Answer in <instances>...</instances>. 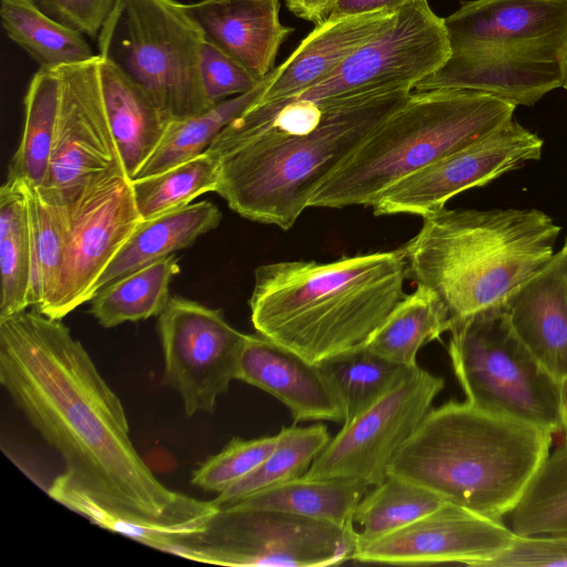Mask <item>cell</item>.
<instances>
[{
  "label": "cell",
  "instance_id": "1",
  "mask_svg": "<svg viewBox=\"0 0 567 567\" xmlns=\"http://www.w3.org/2000/svg\"><path fill=\"white\" fill-rule=\"evenodd\" d=\"M0 382L62 457L50 495L95 524L166 551L218 513L163 485L130 437L124 406L70 329L37 310L0 320Z\"/></svg>",
  "mask_w": 567,
  "mask_h": 567
},
{
  "label": "cell",
  "instance_id": "2",
  "mask_svg": "<svg viewBox=\"0 0 567 567\" xmlns=\"http://www.w3.org/2000/svg\"><path fill=\"white\" fill-rule=\"evenodd\" d=\"M406 278L401 249L265 264L254 274L250 320L257 333L319 364L365 346L405 298Z\"/></svg>",
  "mask_w": 567,
  "mask_h": 567
},
{
  "label": "cell",
  "instance_id": "3",
  "mask_svg": "<svg viewBox=\"0 0 567 567\" xmlns=\"http://www.w3.org/2000/svg\"><path fill=\"white\" fill-rule=\"evenodd\" d=\"M559 233L535 208L444 207L400 249L408 278L434 291L453 322L503 306L551 259Z\"/></svg>",
  "mask_w": 567,
  "mask_h": 567
},
{
  "label": "cell",
  "instance_id": "4",
  "mask_svg": "<svg viewBox=\"0 0 567 567\" xmlns=\"http://www.w3.org/2000/svg\"><path fill=\"white\" fill-rule=\"evenodd\" d=\"M551 436L534 424L451 400L431 408L392 458L388 474L502 519L548 456Z\"/></svg>",
  "mask_w": 567,
  "mask_h": 567
},
{
  "label": "cell",
  "instance_id": "5",
  "mask_svg": "<svg viewBox=\"0 0 567 567\" xmlns=\"http://www.w3.org/2000/svg\"><path fill=\"white\" fill-rule=\"evenodd\" d=\"M412 92L399 86L317 103L322 115L311 130L264 132L220 157L215 193L244 218L291 228L316 188Z\"/></svg>",
  "mask_w": 567,
  "mask_h": 567
},
{
  "label": "cell",
  "instance_id": "6",
  "mask_svg": "<svg viewBox=\"0 0 567 567\" xmlns=\"http://www.w3.org/2000/svg\"><path fill=\"white\" fill-rule=\"evenodd\" d=\"M444 21L451 55L413 91L473 90L532 106L567 85V0H470Z\"/></svg>",
  "mask_w": 567,
  "mask_h": 567
},
{
  "label": "cell",
  "instance_id": "7",
  "mask_svg": "<svg viewBox=\"0 0 567 567\" xmlns=\"http://www.w3.org/2000/svg\"><path fill=\"white\" fill-rule=\"evenodd\" d=\"M516 107L473 90L413 91L316 188L308 207L372 206L396 182L511 121Z\"/></svg>",
  "mask_w": 567,
  "mask_h": 567
},
{
  "label": "cell",
  "instance_id": "8",
  "mask_svg": "<svg viewBox=\"0 0 567 567\" xmlns=\"http://www.w3.org/2000/svg\"><path fill=\"white\" fill-rule=\"evenodd\" d=\"M96 40L99 56L138 84L173 118L213 106L200 78L205 39L186 4L116 0Z\"/></svg>",
  "mask_w": 567,
  "mask_h": 567
},
{
  "label": "cell",
  "instance_id": "9",
  "mask_svg": "<svg viewBox=\"0 0 567 567\" xmlns=\"http://www.w3.org/2000/svg\"><path fill=\"white\" fill-rule=\"evenodd\" d=\"M450 332L451 364L468 403L561 431L558 381L517 337L504 305L453 321Z\"/></svg>",
  "mask_w": 567,
  "mask_h": 567
},
{
  "label": "cell",
  "instance_id": "10",
  "mask_svg": "<svg viewBox=\"0 0 567 567\" xmlns=\"http://www.w3.org/2000/svg\"><path fill=\"white\" fill-rule=\"evenodd\" d=\"M358 532L276 509H219L207 526L169 553L188 559L254 567H326L353 560Z\"/></svg>",
  "mask_w": 567,
  "mask_h": 567
},
{
  "label": "cell",
  "instance_id": "11",
  "mask_svg": "<svg viewBox=\"0 0 567 567\" xmlns=\"http://www.w3.org/2000/svg\"><path fill=\"white\" fill-rule=\"evenodd\" d=\"M444 383L419 365L409 368L374 403L342 423L302 476L355 480L370 487L382 483Z\"/></svg>",
  "mask_w": 567,
  "mask_h": 567
},
{
  "label": "cell",
  "instance_id": "12",
  "mask_svg": "<svg viewBox=\"0 0 567 567\" xmlns=\"http://www.w3.org/2000/svg\"><path fill=\"white\" fill-rule=\"evenodd\" d=\"M450 55L444 18L431 9L427 0H413L398 10L388 29L320 83L288 99L320 103L399 86L414 89Z\"/></svg>",
  "mask_w": 567,
  "mask_h": 567
},
{
  "label": "cell",
  "instance_id": "13",
  "mask_svg": "<svg viewBox=\"0 0 567 567\" xmlns=\"http://www.w3.org/2000/svg\"><path fill=\"white\" fill-rule=\"evenodd\" d=\"M63 207L69 236L62 275L44 315L58 320L91 301L100 278L143 220L132 179L121 169L100 174Z\"/></svg>",
  "mask_w": 567,
  "mask_h": 567
},
{
  "label": "cell",
  "instance_id": "14",
  "mask_svg": "<svg viewBox=\"0 0 567 567\" xmlns=\"http://www.w3.org/2000/svg\"><path fill=\"white\" fill-rule=\"evenodd\" d=\"M158 332L163 382L179 393L185 415L213 413L237 378L247 334L230 326L221 309L182 297L169 298Z\"/></svg>",
  "mask_w": 567,
  "mask_h": 567
},
{
  "label": "cell",
  "instance_id": "15",
  "mask_svg": "<svg viewBox=\"0 0 567 567\" xmlns=\"http://www.w3.org/2000/svg\"><path fill=\"white\" fill-rule=\"evenodd\" d=\"M99 60L97 55L59 68L61 94L54 144L47 177L38 188L55 205L71 202L100 174L125 172L102 96Z\"/></svg>",
  "mask_w": 567,
  "mask_h": 567
},
{
  "label": "cell",
  "instance_id": "16",
  "mask_svg": "<svg viewBox=\"0 0 567 567\" xmlns=\"http://www.w3.org/2000/svg\"><path fill=\"white\" fill-rule=\"evenodd\" d=\"M543 140L514 118L412 173L385 189L372 204L375 216L441 210L453 196L539 159Z\"/></svg>",
  "mask_w": 567,
  "mask_h": 567
},
{
  "label": "cell",
  "instance_id": "17",
  "mask_svg": "<svg viewBox=\"0 0 567 567\" xmlns=\"http://www.w3.org/2000/svg\"><path fill=\"white\" fill-rule=\"evenodd\" d=\"M514 532L502 519L453 502L375 539L359 542L353 560L365 564L429 565L457 563L484 567L506 550Z\"/></svg>",
  "mask_w": 567,
  "mask_h": 567
},
{
  "label": "cell",
  "instance_id": "18",
  "mask_svg": "<svg viewBox=\"0 0 567 567\" xmlns=\"http://www.w3.org/2000/svg\"><path fill=\"white\" fill-rule=\"evenodd\" d=\"M236 380L278 399L296 423L344 422L341 400L319 364L259 333L247 334Z\"/></svg>",
  "mask_w": 567,
  "mask_h": 567
},
{
  "label": "cell",
  "instance_id": "19",
  "mask_svg": "<svg viewBox=\"0 0 567 567\" xmlns=\"http://www.w3.org/2000/svg\"><path fill=\"white\" fill-rule=\"evenodd\" d=\"M396 12L327 17L271 71L266 87L255 103L288 99L320 83L354 51L388 29L394 22Z\"/></svg>",
  "mask_w": 567,
  "mask_h": 567
},
{
  "label": "cell",
  "instance_id": "20",
  "mask_svg": "<svg viewBox=\"0 0 567 567\" xmlns=\"http://www.w3.org/2000/svg\"><path fill=\"white\" fill-rule=\"evenodd\" d=\"M204 39L262 80L275 69L293 29L281 23L279 0H199L186 4Z\"/></svg>",
  "mask_w": 567,
  "mask_h": 567
},
{
  "label": "cell",
  "instance_id": "21",
  "mask_svg": "<svg viewBox=\"0 0 567 567\" xmlns=\"http://www.w3.org/2000/svg\"><path fill=\"white\" fill-rule=\"evenodd\" d=\"M517 337L556 380L567 375V249L504 303Z\"/></svg>",
  "mask_w": 567,
  "mask_h": 567
},
{
  "label": "cell",
  "instance_id": "22",
  "mask_svg": "<svg viewBox=\"0 0 567 567\" xmlns=\"http://www.w3.org/2000/svg\"><path fill=\"white\" fill-rule=\"evenodd\" d=\"M99 78L107 118L124 169L135 179L173 118L138 84L100 58Z\"/></svg>",
  "mask_w": 567,
  "mask_h": 567
},
{
  "label": "cell",
  "instance_id": "23",
  "mask_svg": "<svg viewBox=\"0 0 567 567\" xmlns=\"http://www.w3.org/2000/svg\"><path fill=\"white\" fill-rule=\"evenodd\" d=\"M219 208L200 200L143 219L99 280L97 290L143 266L192 246L221 221Z\"/></svg>",
  "mask_w": 567,
  "mask_h": 567
},
{
  "label": "cell",
  "instance_id": "24",
  "mask_svg": "<svg viewBox=\"0 0 567 567\" xmlns=\"http://www.w3.org/2000/svg\"><path fill=\"white\" fill-rule=\"evenodd\" d=\"M369 485L347 478L305 476L272 485L218 509H276L339 526L353 523V513Z\"/></svg>",
  "mask_w": 567,
  "mask_h": 567
},
{
  "label": "cell",
  "instance_id": "25",
  "mask_svg": "<svg viewBox=\"0 0 567 567\" xmlns=\"http://www.w3.org/2000/svg\"><path fill=\"white\" fill-rule=\"evenodd\" d=\"M0 320L30 307L31 237L27 185L7 176L0 188Z\"/></svg>",
  "mask_w": 567,
  "mask_h": 567
},
{
  "label": "cell",
  "instance_id": "26",
  "mask_svg": "<svg viewBox=\"0 0 567 567\" xmlns=\"http://www.w3.org/2000/svg\"><path fill=\"white\" fill-rule=\"evenodd\" d=\"M61 94L59 69L40 68L24 96L21 141L8 176L40 188L47 177L54 144Z\"/></svg>",
  "mask_w": 567,
  "mask_h": 567
},
{
  "label": "cell",
  "instance_id": "27",
  "mask_svg": "<svg viewBox=\"0 0 567 567\" xmlns=\"http://www.w3.org/2000/svg\"><path fill=\"white\" fill-rule=\"evenodd\" d=\"M450 313L439 296L425 286L406 295L365 347L398 364L416 367L419 350L451 329Z\"/></svg>",
  "mask_w": 567,
  "mask_h": 567
},
{
  "label": "cell",
  "instance_id": "28",
  "mask_svg": "<svg viewBox=\"0 0 567 567\" xmlns=\"http://www.w3.org/2000/svg\"><path fill=\"white\" fill-rule=\"evenodd\" d=\"M0 17L8 38L40 68L59 69L99 55L84 34L52 19L32 0H1Z\"/></svg>",
  "mask_w": 567,
  "mask_h": 567
},
{
  "label": "cell",
  "instance_id": "29",
  "mask_svg": "<svg viewBox=\"0 0 567 567\" xmlns=\"http://www.w3.org/2000/svg\"><path fill=\"white\" fill-rule=\"evenodd\" d=\"M179 272L176 256L143 266L99 289L90 312L104 328L159 316L169 300V284Z\"/></svg>",
  "mask_w": 567,
  "mask_h": 567
},
{
  "label": "cell",
  "instance_id": "30",
  "mask_svg": "<svg viewBox=\"0 0 567 567\" xmlns=\"http://www.w3.org/2000/svg\"><path fill=\"white\" fill-rule=\"evenodd\" d=\"M270 73L247 93L220 101L204 112L172 118L136 178L159 173L206 152L217 135L261 94Z\"/></svg>",
  "mask_w": 567,
  "mask_h": 567
},
{
  "label": "cell",
  "instance_id": "31",
  "mask_svg": "<svg viewBox=\"0 0 567 567\" xmlns=\"http://www.w3.org/2000/svg\"><path fill=\"white\" fill-rule=\"evenodd\" d=\"M25 185L31 237L30 307L45 315L59 289L69 221L63 206L48 202L37 187Z\"/></svg>",
  "mask_w": 567,
  "mask_h": 567
},
{
  "label": "cell",
  "instance_id": "32",
  "mask_svg": "<svg viewBox=\"0 0 567 567\" xmlns=\"http://www.w3.org/2000/svg\"><path fill=\"white\" fill-rule=\"evenodd\" d=\"M508 516L516 535L567 536V441L549 452Z\"/></svg>",
  "mask_w": 567,
  "mask_h": 567
},
{
  "label": "cell",
  "instance_id": "33",
  "mask_svg": "<svg viewBox=\"0 0 567 567\" xmlns=\"http://www.w3.org/2000/svg\"><path fill=\"white\" fill-rule=\"evenodd\" d=\"M444 502L419 484L388 474L382 483L368 489L354 509L353 523L361 527L358 540L367 542L398 530Z\"/></svg>",
  "mask_w": 567,
  "mask_h": 567
},
{
  "label": "cell",
  "instance_id": "34",
  "mask_svg": "<svg viewBox=\"0 0 567 567\" xmlns=\"http://www.w3.org/2000/svg\"><path fill=\"white\" fill-rule=\"evenodd\" d=\"M278 433L272 453L254 472L218 494L213 501L216 506L301 477L331 439L323 424L282 426Z\"/></svg>",
  "mask_w": 567,
  "mask_h": 567
},
{
  "label": "cell",
  "instance_id": "35",
  "mask_svg": "<svg viewBox=\"0 0 567 567\" xmlns=\"http://www.w3.org/2000/svg\"><path fill=\"white\" fill-rule=\"evenodd\" d=\"M219 159L207 152L159 173L132 179L142 219L183 208L203 194L216 192Z\"/></svg>",
  "mask_w": 567,
  "mask_h": 567
},
{
  "label": "cell",
  "instance_id": "36",
  "mask_svg": "<svg viewBox=\"0 0 567 567\" xmlns=\"http://www.w3.org/2000/svg\"><path fill=\"white\" fill-rule=\"evenodd\" d=\"M319 367L341 400L344 422L374 403L409 369L365 346L329 358Z\"/></svg>",
  "mask_w": 567,
  "mask_h": 567
},
{
  "label": "cell",
  "instance_id": "37",
  "mask_svg": "<svg viewBox=\"0 0 567 567\" xmlns=\"http://www.w3.org/2000/svg\"><path fill=\"white\" fill-rule=\"evenodd\" d=\"M278 441L279 433L250 440L234 437L193 472L192 483L220 494L254 472L272 453Z\"/></svg>",
  "mask_w": 567,
  "mask_h": 567
},
{
  "label": "cell",
  "instance_id": "38",
  "mask_svg": "<svg viewBox=\"0 0 567 567\" xmlns=\"http://www.w3.org/2000/svg\"><path fill=\"white\" fill-rule=\"evenodd\" d=\"M200 78L208 101L214 105L254 90L261 81L214 44L203 43Z\"/></svg>",
  "mask_w": 567,
  "mask_h": 567
},
{
  "label": "cell",
  "instance_id": "39",
  "mask_svg": "<svg viewBox=\"0 0 567 567\" xmlns=\"http://www.w3.org/2000/svg\"><path fill=\"white\" fill-rule=\"evenodd\" d=\"M567 567V536L514 537L511 546L484 567Z\"/></svg>",
  "mask_w": 567,
  "mask_h": 567
},
{
  "label": "cell",
  "instance_id": "40",
  "mask_svg": "<svg viewBox=\"0 0 567 567\" xmlns=\"http://www.w3.org/2000/svg\"><path fill=\"white\" fill-rule=\"evenodd\" d=\"M60 23L97 39L116 0H32Z\"/></svg>",
  "mask_w": 567,
  "mask_h": 567
},
{
  "label": "cell",
  "instance_id": "41",
  "mask_svg": "<svg viewBox=\"0 0 567 567\" xmlns=\"http://www.w3.org/2000/svg\"><path fill=\"white\" fill-rule=\"evenodd\" d=\"M413 0H336L328 17H351L399 10Z\"/></svg>",
  "mask_w": 567,
  "mask_h": 567
},
{
  "label": "cell",
  "instance_id": "42",
  "mask_svg": "<svg viewBox=\"0 0 567 567\" xmlns=\"http://www.w3.org/2000/svg\"><path fill=\"white\" fill-rule=\"evenodd\" d=\"M336 0H285L287 9L298 18L315 24L329 16Z\"/></svg>",
  "mask_w": 567,
  "mask_h": 567
},
{
  "label": "cell",
  "instance_id": "43",
  "mask_svg": "<svg viewBox=\"0 0 567 567\" xmlns=\"http://www.w3.org/2000/svg\"><path fill=\"white\" fill-rule=\"evenodd\" d=\"M558 409L561 432L567 441V375L558 382Z\"/></svg>",
  "mask_w": 567,
  "mask_h": 567
},
{
  "label": "cell",
  "instance_id": "44",
  "mask_svg": "<svg viewBox=\"0 0 567 567\" xmlns=\"http://www.w3.org/2000/svg\"><path fill=\"white\" fill-rule=\"evenodd\" d=\"M564 247H566V248H567V237H566V239H565Z\"/></svg>",
  "mask_w": 567,
  "mask_h": 567
},
{
  "label": "cell",
  "instance_id": "45",
  "mask_svg": "<svg viewBox=\"0 0 567 567\" xmlns=\"http://www.w3.org/2000/svg\"><path fill=\"white\" fill-rule=\"evenodd\" d=\"M565 90L567 91V85L565 86Z\"/></svg>",
  "mask_w": 567,
  "mask_h": 567
},
{
  "label": "cell",
  "instance_id": "46",
  "mask_svg": "<svg viewBox=\"0 0 567 567\" xmlns=\"http://www.w3.org/2000/svg\"><path fill=\"white\" fill-rule=\"evenodd\" d=\"M564 247V246H563ZM566 248V247H565ZM567 249V248H566Z\"/></svg>",
  "mask_w": 567,
  "mask_h": 567
}]
</instances>
